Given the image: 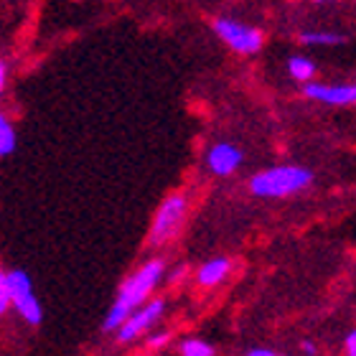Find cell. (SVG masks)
<instances>
[{"label":"cell","instance_id":"5b68a950","mask_svg":"<svg viewBox=\"0 0 356 356\" xmlns=\"http://www.w3.org/2000/svg\"><path fill=\"white\" fill-rule=\"evenodd\" d=\"M211 29L232 51L237 54H257L265 44V36H262L260 29H254L250 23L234 21V18H224V15L214 18Z\"/></svg>","mask_w":356,"mask_h":356},{"label":"cell","instance_id":"9c48e42d","mask_svg":"<svg viewBox=\"0 0 356 356\" xmlns=\"http://www.w3.org/2000/svg\"><path fill=\"white\" fill-rule=\"evenodd\" d=\"M232 270V262L227 257H214V260L204 262L199 267V273H196V282H199L201 288H214L219 282L229 275Z\"/></svg>","mask_w":356,"mask_h":356},{"label":"cell","instance_id":"d6986e66","mask_svg":"<svg viewBox=\"0 0 356 356\" xmlns=\"http://www.w3.org/2000/svg\"><path fill=\"white\" fill-rule=\"evenodd\" d=\"M247 356H277V354L270 351V349H250L247 351Z\"/></svg>","mask_w":356,"mask_h":356},{"label":"cell","instance_id":"8fae6325","mask_svg":"<svg viewBox=\"0 0 356 356\" xmlns=\"http://www.w3.org/2000/svg\"><path fill=\"white\" fill-rule=\"evenodd\" d=\"M288 72L298 82L311 84L313 74H316V64L311 59H305V56H293V59H288Z\"/></svg>","mask_w":356,"mask_h":356},{"label":"cell","instance_id":"e0dca14e","mask_svg":"<svg viewBox=\"0 0 356 356\" xmlns=\"http://www.w3.org/2000/svg\"><path fill=\"white\" fill-rule=\"evenodd\" d=\"M300 351H303L305 356H316V343H313V341H300Z\"/></svg>","mask_w":356,"mask_h":356},{"label":"cell","instance_id":"30bf717a","mask_svg":"<svg viewBox=\"0 0 356 356\" xmlns=\"http://www.w3.org/2000/svg\"><path fill=\"white\" fill-rule=\"evenodd\" d=\"M15 143H18V138H15L13 122H10L6 112H0V158L10 156L15 150Z\"/></svg>","mask_w":356,"mask_h":356},{"label":"cell","instance_id":"2e32d148","mask_svg":"<svg viewBox=\"0 0 356 356\" xmlns=\"http://www.w3.org/2000/svg\"><path fill=\"white\" fill-rule=\"evenodd\" d=\"M346 356H356V328L346 336Z\"/></svg>","mask_w":356,"mask_h":356},{"label":"cell","instance_id":"7a4b0ae2","mask_svg":"<svg viewBox=\"0 0 356 356\" xmlns=\"http://www.w3.org/2000/svg\"><path fill=\"white\" fill-rule=\"evenodd\" d=\"M313 173L303 165H275L250 178V191L260 199H277L308 188Z\"/></svg>","mask_w":356,"mask_h":356},{"label":"cell","instance_id":"6da1fadb","mask_svg":"<svg viewBox=\"0 0 356 356\" xmlns=\"http://www.w3.org/2000/svg\"><path fill=\"white\" fill-rule=\"evenodd\" d=\"M165 273L163 260H153L143 262L133 275H127L125 280L120 282L118 296H115V303L110 305V311L102 321V331H120V326L125 323L135 311H140L143 305L148 303V296L156 290V285L161 282Z\"/></svg>","mask_w":356,"mask_h":356},{"label":"cell","instance_id":"ba28073f","mask_svg":"<svg viewBox=\"0 0 356 356\" xmlns=\"http://www.w3.org/2000/svg\"><path fill=\"white\" fill-rule=\"evenodd\" d=\"M305 97L323 104H356V84H318L311 82L303 87Z\"/></svg>","mask_w":356,"mask_h":356},{"label":"cell","instance_id":"9a60e30c","mask_svg":"<svg viewBox=\"0 0 356 356\" xmlns=\"http://www.w3.org/2000/svg\"><path fill=\"white\" fill-rule=\"evenodd\" d=\"M8 308H13V303H10V296H8L6 290H0V318L8 313Z\"/></svg>","mask_w":356,"mask_h":356},{"label":"cell","instance_id":"8992f818","mask_svg":"<svg viewBox=\"0 0 356 356\" xmlns=\"http://www.w3.org/2000/svg\"><path fill=\"white\" fill-rule=\"evenodd\" d=\"M165 311V300L163 298H156V300H148V303L143 305L140 311H135L130 318L120 326L118 331V341L120 343H130L135 341L138 336L148 334L150 328L156 326L158 321H161V316H163Z\"/></svg>","mask_w":356,"mask_h":356},{"label":"cell","instance_id":"3957f363","mask_svg":"<svg viewBox=\"0 0 356 356\" xmlns=\"http://www.w3.org/2000/svg\"><path fill=\"white\" fill-rule=\"evenodd\" d=\"M0 290L10 296V303L29 326H38L44 321V308L38 303L26 270H0Z\"/></svg>","mask_w":356,"mask_h":356},{"label":"cell","instance_id":"52a82bcc","mask_svg":"<svg viewBox=\"0 0 356 356\" xmlns=\"http://www.w3.org/2000/svg\"><path fill=\"white\" fill-rule=\"evenodd\" d=\"M242 161H245L242 150L237 145H232V143H216L207 153L209 171L216 173V176H232L242 165Z\"/></svg>","mask_w":356,"mask_h":356},{"label":"cell","instance_id":"5bb4252c","mask_svg":"<svg viewBox=\"0 0 356 356\" xmlns=\"http://www.w3.org/2000/svg\"><path fill=\"white\" fill-rule=\"evenodd\" d=\"M168 341H171V334H168V331H158V334H150L148 336L145 346H148V349H163Z\"/></svg>","mask_w":356,"mask_h":356},{"label":"cell","instance_id":"ac0fdd59","mask_svg":"<svg viewBox=\"0 0 356 356\" xmlns=\"http://www.w3.org/2000/svg\"><path fill=\"white\" fill-rule=\"evenodd\" d=\"M6 79H8V69H6V61L0 59V95H3V89H6Z\"/></svg>","mask_w":356,"mask_h":356},{"label":"cell","instance_id":"7c38bea8","mask_svg":"<svg viewBox=\"0 0 356 356\" xmlns=\"http://www.w3.org/2000/svg\"><path fill=\"white\" fill-rule=\"evenodd\" d=\"M298 38H300V44H308V46H336L346 41L343 36L328 33V31H303Z\"/></svg>","mask_w":356,"mask_h":356},{"label":"cell","instance_id":"277c9868","mask_svg":"<svg viewBox=\"0 0 356 356\" xmlns=\"http://www.w3.org/2000/svg\"><path fill=\"white\" fill-rule=\"evenodd\" d=\"M186 211H188V199H186V193L176 191V193H168L163 201H161V207H158L156 216H153V224H150V234H148V242L153 247L158 245H165L168 239H173L181 229V224L186 219Z\"/></svg>","mask_w":356,"mask_h":356},{"label":"cell","instance_id":"4fadbf2b","mask_svg":"<svg viewBox=\"0 0 356 356\" xmlns=\"http://www.w3.org/2000/svg\"><path fill=\"white\" fill-rule=\"evenodd\" d=\"M178 354L181 356H214V346L201 339H184L181 346H178Z\"/></svg>","mask_w":356,"mask_h":356}]
</instances>
